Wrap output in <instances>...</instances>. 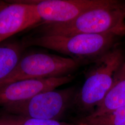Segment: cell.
<instances>
[{"label": "cell", "instance_id": "obj_13", "mask_svg": "<svg viewBox=\"0 0 125 125\" xmlns=\"http://www.w3.org/2000/svg\"><path fill=\"white\" fill-rule=\"evenodd\" d=\"M0 125H8V124H6V123H5L4 122H2V121H0Z\"/></svg>", "mask_w": 125, "mask_h": 125}, {"label": "cell", "instance_id": "obj_2", "mask_svg": "<svg viewBox=\"0 0 125 125\" xmlns=\"http://www.w3.org/2000/svg\"><path fill=\"white\" fill-rule=\"evenodd\" d=\"M124 60L122 50L115 45L90 63L84 83L77 91L72 106L83 114V117L92 114L102 102Z\"/></svg>", "mask_w": 125, "mask_h": 125}, {"label": "cell", "instance_id": "obj_1", "mask_svg": "<svg viewBox=\"0 0 125 125\" xmlns=\"http://www.w3.org/2000/svg\"><path fill=\"white\" fill-rule=\"evenodd\" d=\"M40 24L36 27L37 35L113 33L122 36L125 35V5L110 0L107 4L89 9L72 21Z\"/></svg>", "mask_w": 125, "mask_h": 125}, {"label": "cell", "instance_id": "obj_9", "mask_svg": "<svg viewBox=\"0 0 125 125\" xmlns=\"http://www.w3.org/2000/svg\"><path fill=\"white\" fill-rule=\"evenodd\" d=\"M125 107V58L116 73L111 89L94 112L87 117H94Z\"/></svg>", "mask_w": 125, "mask_h": 125}, {"label": "cell", "instance_id": "obj_12", "mask_svg": "<svg viewBox=\"0 0 125 125\" xmlns=\"http://www.w3.org/2000/svg\"><path fill=\"white\" fill-rule=\"evenodd\" d=\"M0 120L9 125H75L55 120H45L9 115L0 116Z\"/></svg>", "mask_w": 125, "mask_h": 125}, {"label": "cell", "instance_id": "obj_11", "mask_svg": "<svg viewBox=\"0 0 125 125\" xmlns=\"http://www.w3.org/2000/svg\"><path fill=\"white\" fill-rule=\"evenodd\" d=\"M77 125H125V107L100 116L82 118Z\"/></svg>", "mask_w": 125, "mask_h": 125}, {"label": "cell", "instance_id": "obj_8", "mask_svg": "<svg viewBox=\"0 0 125 125\" xmlns=\"http://www.w3.org/2000/svg\"><path fill=\"white\" fill-rule=\"evenodd\" d=\"M71 75L59 77L28 79L16 81L0 88V106L4 107L27 100L41 93L55 89L71 82Z\"/></svg>", "mask_w": 125, "mask_h": 125}, {"label": "cell", "instance_id": "obj_4", "mask_svg": "<svg viewBox=\"0 0 125 125\" xmlns=\"http://www.w3.org/2000/svg\"><path fill=\"white\" fill-rule=\"evenodd\" d=\"M80 64L71 58L34 53L23 55L13 71L0 81V88L18 81L59 77L71 75Z\"/></svg>", "mask_w": 125, "mask_h": 125}, {"label": "cell", "instance_id": "obj_7", "mask_svg": "<svg viewBox=\"0 0 125 125\" xmlns=\"http://www.w3.org/2000/svg\"><path fill=\"white\" fill-rule=\"evenodd\" d=\"M35 5L42 22H65L85 11L108 3L110 0H29Z\"/></svg>", "mask_w": 125, "mask_h": 125}, {"label": "cell", "instance_id": "obj_6", "mask_svg": "<svg viewBox=\"0 0 125 125\" xmlns=\"http://www.w3.org/2000/svg\"><path fill=\"white\" fill-rule=\"evenodd\" d=\"M42 21L29 0L0 1V43Z\"/></svg>", "mask_w": 125, "mask_h": 125}, {"label": "cell", "instance_id": "obj_3", "mask_svg": "<svg viewBox=\"0 0 125 125\" xmlns=\"http://www.w3.org/2000/svg\"><path fill=\"white\" fill-rule=\"evenodd\" d=\"M117 37L113 33L36 35L26 37L21 42L25 48L40 46L69 56L80 64L91 63L111 49Z\"/></svg>", "mask_w": 125, "mask_h": 125}, {"label": "cell", "instance_id": "obj_10", "mask_svg": "<svg viewBox=\"0 0 125 125\" xmlns=\"http://www.w3.org/2000/svg\"><path fill=\"white\" fill-rule=\"evenodd\" d=\"M25 48L22 42L16 41H5L0 43V81L13 71Z\"/></svg>", "mask_w": 125, "mask_h": 125}, {"label": "cell", "instance_id": "obj_5", "mask_svg": "<svg viewBox=\"0 0 125 125\" xmlns=\"http://www.w3.org/2000/svg\"><path fill=\"white\" fill-rule=\"evenodd\" d=\"M77 91L72 87L38 94L27 100L3 107L12 115L31 118L58 120L72 106Z\"/></svg>", "mask_w": 125, "mask_h": 125}]
</instances>
